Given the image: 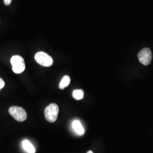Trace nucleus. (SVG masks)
<instances>
[{"instance_id": "obj_1", "label": "nucleus", "mask_w": 153, "mask_h": 153, "mask_svg": "<svg viewBox=\"0 0 153 153\" xmlns=\"http://www.w3.org/2000/svg\"><path fill=\"white\" fill-rule=\"evenodd\" d=\"M59 108L55 103H52L48 105L44 111V116L46 120L49 123H54L58 117Z\"/></svg>"}, {"instance_id": "obj_2", "label": "nucleus", "mask_w": 153, "mask_h": 153, "mask_svg": "<svg viewBox=\"0 0 153 153\" xmlns=\"http://www.w3.org/2000/svg\"><path fill=\"white\" fill-rule=\"evenodd\" d=\"M10 61L13 66V71L15 73L20 74L25 70V62L21 56L19 55L13 56L11 57Z\"/></svg>"}, {"instance_id": "obj_3", "label": "nucleus", "mask_w": 153, "mask_h": 153, "mask_svg": "<svg viewBox=\"0 0 153 153\" xmlns=\"http://www.w3.org/2000/svg\"><path fill=\"white\" fill-rule=\"evenodd\" d=\"M9 112L15 120L19 122L25 121L27 117L26 111L22 107L18 106H12L10 107Z\"/></svg>"}, {"instance_id": "obj_4", "label": "nucleus", "mask_w": 153, "mask_h": 153, "mask_svg": "<svg viewBox=\"0 0 153 153\" xmlns=\"http://www.w3.org/2000/svg\"><path fill=\"white\" fill-rule=\"evenodd\" d=\"M35 60L40 65L49 67L53 64V59L47 53L44 52H39L35 55Z\"/></svg>"}, {"instance_id": "obj_5", "label": "nucleus", "mask_w": 153, "mask_h": 153, "mask_svg": "<svg viewBox=\"0 0 153 153\" xmlns=\"http://www.w3.org/2000/svg\"><path fill=\"white\" fill-rule=\"evenodd\" d=\"M138 58L140 62L143 65H149L152 60V53L148 48H145L140 51L138 54Z\"/></svg>"}, {"instance_id": "obj_6", "label": "nucleus", "mask_w": 153, "mask_h": 153, "mask_svg": "<svg viewBox=\"0 0 153 153\" xmlns=\"http://www.w3.org/2000/svg\"><path fill=\"white\" fill-rule=\"evenodd\" d=\"M72 126L74 131H76V134H78V135H83L84 134V129L79 121H74L72 123Z\"/></svg>"}, {"instance_id": "obj_7", "label": "nucleus", "mask_w": 153, "mask_h": 153, "mask_svg": "<svg viewBox=\"0 0 153 153\" xmlns=\"http://www.w3.org/2000/svg\"><path fill=\"white\" fill-rule=\"evenodd\" d=\"M22 146L25 150L28 153H35L36 152L35 149L33 147V144L27 140L23 141Z\"/></svg>"}, {"instance_id": "obj_8", "label": "nucleus", "mask_w": 153, "mask_h": 153, "mask_svg": "<svg viewBox=\"0 0 153 153\" xmlns=\"http://www.w3.org/2000/svg\"><path fill=\"white\" fill-rule=\"evenodd\" d=\"M70 82H71L70 76H65L61 81L60 83L59 84V88L61 90L64 89L66 87H67L70 84Z\"/></svg>"}, {"instance_id": "obj_9", "label": "nucleus", "mask_w": 153, "mask_h": 153, "mask_svg": "<svg viewBox=\"0 0 153 153\" xmlns=\"http://www.w3.org/2000/svg\"><path fill=\"white\" fill-rule=\"evenodd\" d=\"M84 92L82 90H76L73 93V98L76 100H81L83 98Z\"/></svg>"}, {"instance_id": "obj_10", "label": "nucleus", "mask_w": 153, "mask_h": 153, "mask_svg": "<svg viewBox=\"0 0 153 153\" xmlns=\"http://www.w3.org/2000/svg\"><path fill=\"white\" fill-rule=\"evenodd\" d=\"M4 86H5V82L2 78H0V90L4 88Z\"/></svg>"}, {"instance_id": "obj_11", "label": "nucleus", "mask_w": 153, "mask_h": 153, "mask_svg": "<svg viewBox=\"0 0 153 153\" xmlns=\"http://www.w3.org/2000/svg\"><path fill=\"white\" fill-rule=\"evenodd\" d=\"M11 1H12V0H4V4L6 6H8L9 5H10Z\"/></svg>"}, {"instance_id": "obj_12", "label": "nucleus", "mask_w": 153, "mask_h": 153, "mask_svg": "<svg viewBox=\"0 0 153 153\" xmlns=\"http://www.w3.org/2000/svg\"><path fill=\"white\" fill-rule=\"evenodd\" d=\"M93 153V152L92 151H91V150H90V151H88V153Z\"/></svg>"}]
</instances>
